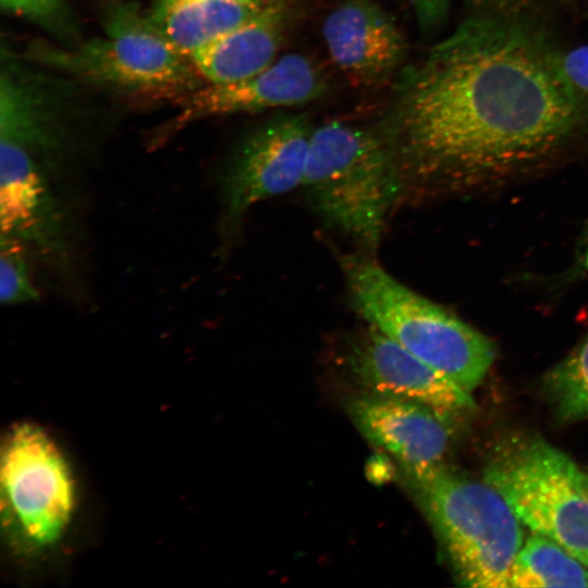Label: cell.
<instances>
[{
	"label": "cell",
	"instance_id": "5bb4252c",
	"mask_svg": "<svg viewBox=\"0 0 588 588\" xmlns=\"http://www.w3.org/2000/svg\"><path fill=\"white\" fill-rule=\"evenodd\" d=\"M302 7V0H268L242 24L193 52V65L207 84L241 81L267 69Z\"/></svg>",
	"mask_w": 588,
	"mask_h": 588
},
{
	"label": "cell",
	"instance_id": "cb8c5ba5",
	"mask_svg": "<svg viewBox=\"0 0 588 588\" xmlns=\"http://www.w3.org/2000/svg\"><path fill=\"white\" fill-rule=\"evenodd\" d=\"M586 480H587V485H588V474L586 473Z\"/></svg>",
	"mask_w": 588,
	"mask_h": 588
},
{
	"label": "cell",
	"instance_id": "44dd1931",
	"mask_svg": "<svg viewBox=\"0 0 588 588\" xmlns=\"http://www.w3.org/2000/svg\"><path fill=\"white\" fill-rule=\"evenodd\" d=\"M560 66L571 85L588 97V45L561 53Z\"/></svg>",
	"mask_w": 588,
	"mask_h": 588
},
{
	"label": "cell",
	"instance_id": "7c38bea8",
	"mask_svg": "<svg viewBox=\"0 0 588 588\" xmlns=\"http://www.w3.org/2000/svg\"><path fill=\"white\" fill-rule=\"evenodd\" d=\"M1 234L46 259L65 255L66 230L60 205L32 154L0 140Z\"/></svg>",
	"mask_w": 588,
	"mask_h": 588
},
{
	"label": "cell",
	"instance_id": "ac0fdd59",
	"mask_svg": "<svg viewBox=\"0 0 588 588\" xmlns=\"http://www.w3.org/2000/svg\"><path fill=\"white\" fill-rule=\"evenodd\" d=\"M547 383L562 420L588 418V334L550 371Z\"/></svg>",
	"mask_w": 588,
	"mask_h": 588
},
{
	"label": "cell",
	"instance_id": "4fadbf2b",
	"mask_svg": "<svg viewBox=\"0 0 588 588\" xmlns=\"http://www.w3.org/2000/svg\"><path fill=\"white\" fill-rule=\"evenodd\" d=\"M348 413L358 430L395 457L404 469L443 465L452 424L432 408L367 393L350 402Z\"/></svg>",
	"mask_w": 588,
	"mask_h": 588
},
{
	"label": "cell",
	"instance_id": "e0dca14e",
	"mask_svg": "<svg viewBox=\"0 0 588 588\" xmlns=\"http://www.w3.org/2000/svg\"><path fill=\"white\" fill-rule=\"evenodd\" d=\"M588 587V566L556 542L532 534L512 566L510 588Z\"/></svg>",
	"mask_w": 588,
	"mask_h": 588
},
{
	"label": "cell",
	"instance_id": "ffe728a7",
	"mask_svg": "<svg viewBox=\"0 0 588 588\" xmlns=\"http://www.w3.org/2000/svg\"><path fill=\"white\" fill-rule=\"evenodd\" d=\"M3 10L25 19L64 44L73 45L75 22L68 0H0Z\"/></svg>",
	"mask_w": 588,
	"mask_h": 588
},
{
	"label": "cell",
	"instance_id": "9c48e42d",
	"mask_svg": "<svg viewBox=\"0 0 588 588\" xmlns=\"http://www.w3.org/2000/svg\"><path fill=\"white\" fill-rule=\"evenodd\" d=\"M347 364L368 393L426 405L451 424L476 407L468 391L371 326L353 340Z\"/></svg>",
	"mask_w": 588,
	"mask_h": 588
},
{
	"label": "cell",
	"instance_id": "277c9868",
	"mask_svg": "<svg viewBox=\"0 0 588 588\" xmlns=\"http://www.w3.org/2000/svg\"><path fill=\"white\" fill-rule=\"evenodd\" d=\"M342 269L351 304L368 326L468 392L482 381L495 357L488 338L369 257L344 256Z\"/></svg>",
	"mask_w": 588,
	"mask_h": 588
},
{
	"label": "cell",
	"instance_id": "7a4b0ae2",
	"mask_svg": "<svg viewBox=\"0 0 588 588\" xmlns=\"http://www.w3.org/2000/svg\"><path fill=\"white\" fill-rule=\"evenodd\" d=\"M301 186L323 222L369 252L402 198L396 161L378 125L331 121L314 127Z\"/></svg>",
	"mask_w": 588,
	"mask_h": 588
},
{
	"label": "cell",
	"instance_id": "52a82bcc",
	"mask_svg": "<svg viewBox=\"0 0 588 588\" xmlns=\"http://www.w3.org/2000/svg\"><path fill=\"white\" fill-rule=\"evenodd\" d=\"M483 480L522 525L588 566V485L569 456L543 440L515 442L486 466Z\"/></svg>",
	"mask_w": 588,
	"mask_h": 588
},
{
	"label": "cell",
	"instance_id": "3957f363",
	"mask_svg": "<svg viewBox=\"0 0 588 588\" xmlns=\"http://www.w3.org/2000/svg\"><path fill=\"white\" fill-rule=\"evenodd\" d=\"M101 24L99 37L63 47L34 44L29 57L75 82L150 100H181L205 84L138 4L108 2Z\"/></svg>",
	"mask_w": 588,
	"mask_h": 588
},
{
	"label": "cell",
	"instance_id": "ba28073f",
	"mask_svg": "<svg viewBox=\"0 0 588 588\" xmlns=\"http://www.w3.org/2000/svg\"><path fill=\"white\" fill-rule=\"evenodd\" d=\"M313 131L306 115L281 113L245 139L222 179L228 231L235 230L259 201L302 185Z\"/></svg>",
	"mask_w": 588,
	"mask_h": 588
},
{
	"label": "cell",
	"instance_id": "8fae6325",
	"mask_svg": "<svg viewBox=\"0 0 588 588\" xmlns=\"http://www.w3.org/2000/svg\"><path fill=\"white\" fill-rule=\"evenodd\" d=\"M321 33L332 61L356 84L390 81L407 56L396 22L373 0H341L324 17Z\"/></svg>",
	"mask_w": 588,
	"mask_h": 588
},
{
	"label": "cell",
	"instance_id": "2e32d148",
	"mask_svg": "<svg viewBox=\"0 0 588 588\" xmlns=\"http://www.w3.org/2000/svg\"><path fill=\"white\" fill-rule=\"evenodd\" d=\"M268 0H157L150 20L189 56L257 13Z\"/></svg>",
	"mask_w": 588,
	"mask_h": 588
},
{
	"label": "cell",
	"instance_id": "6da1fadb",
	"mask_svg": "<svg viewBox=\"0 0 588 588\" xmlns=\"http://www.w3.org/2000/svg\"><path fill=\"white\" fill-rule=\"evenodd\" d=\"M547 36L515 16L468 17L406 69L378 124L402 197L462 188L530 167L588 123Z\"/></svg>",
	"mask_w": 588,
	"mask_h": 588
},
{
	"label": "cell",
	"instance_id": "603a6c76",
	"mask_svg": "<svg viewBox=\"0 0 588 588\" xmlns=\"http://www.w3.org/2000/svg\"><path fill=\"white\" fill-rule=\"evenodd\" d=\"M579 267L585 273H588V221L579 250Z\"/></svg>",
	"mask_w": 588,
	"mask_h": 588
},
{
	"label": "cell",
	"instance_id": "7402d4cb",
	"mask_svg": "<svg viewBox=\"0 0 588 588\" xmlns=\"http://www.w3.org/2000/svg\"><path fill=\"white\" fill-rule=\"evenodd\" d=\"M420 27L431 30L439 26L449 12L451 0H407Z\"/></svg>",
	"mask_w": 588,
	"mask_h": 588
},
{
	"label": "cell",
	"instance_id": "5b68a950",
	"mask_svg": "<svg viewBox=\"0 0 588 588\" xmlns=\"http://www.w3.org/2000/svg\"><path fill=\"white\" fill-rule=\"evenodd\" d=\"M404 470L460 584L510 588L524 537L522 523L504 498L485 480L443 465Z\"/></svg>",
	"mask_w": 588,
	"mask_h": 588
},
{
	"label": "cell",
	"instance_id": "8992f818",
	"mask_svg": "<svg viewBox=\"0 0 588 588\" xmlns=\"http://www.w3.org/2000/svg\"><path fill=\"white\" fill-rule=\"evenodd\" d=\"M75 503L73 474L53 439L34 422L12 426L1 450V515L13 553L35 558L57 547Z\"/></svg>",
	"mask_w": 588,
	"mask_h": 588
},
{
	"label": "cell",
	"instance_id": "9a60e30c",
	"mask_svg": "<svg viewBox=\"0 0 588 588\" xmlns=\"http://www.w3.org/2000/svg\"><path fill=\"white\" fill-rule=\"evenodd\" d=\"M65 88L3 58L0 73V140L33 156L49 152L62 138Z\"/></svg>",
	"mask_w": 588,
	"mask_h": 588
},
{
	"label": "cell",
	"instance_id": "30bf717a",
	"mask_svg": "<svg viewBox=\"0 0 588 588\" xmlns=\"http://www.w3.org/2000/svg\"><path fill=\"white\" fill-rule=\"evenodd\" d=\"M329 89L326 75L311 59L289 53L267 69L241 81L207 84L180 100L172 132L196 120L304 105Z\"/></svg>",
	"mask_w": 588,
	"mask_h": 588
},
{
	"label": "cell",
	"instance_id": "d6986e66",
	"mask_svg": "<svg viewBox=\"0 0 588 588\" xmlns=\"http://www.w3.org/2000/svg\"><path fill=\"white\" fill-rule=\"evenodd\" d=\"M25 257V246L16 238L1 234L0 301L5 305L29 304L39 301Z\"/></svg>",
	"mask_w": 588,
	"mask_h": 588
}]
</instances>
